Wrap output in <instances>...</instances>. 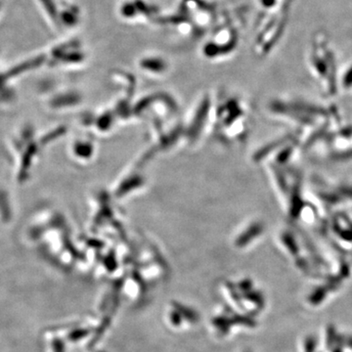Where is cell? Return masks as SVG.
<instances>
[{"label": "cell", "instance_id": "1", "mask_svg": "<svg viewBox=\"0 0 352 352\" xmlns=\"http://www.w3.org/2000/svg\"><path fill=\"white\" fill-rule=\"evenodd\" d=\"M320 45V44H319ZM321 51V55L317 52V50L312 48L311 55H310V64H311L312 69L314 72V76L317 80H320V83L323 85L329 96L335 94L336 87L335 83L331 80V76H335V57L331 52L330 48H326L325 43L321 41V45L319 46Z\"/></svg>", "mask_w": 352, "mask_h": 352}, {"label": "cell", "instance_id": "2", "mask_svg": "<svg viewBox=\"0 0 352 352\" xmlns=\"http://www.w3.org/2000/svg\"><path fill=\"white\" fill-rule=\"evenodd\" d=\"M315 196L326 210H333L352 203V185L324 184L315 191Z\"/></svg>", "mask_w": 352, "mask_h": 352}, {"label": "cell", "instance_id": "3", "mask_svg": "<svg viewBox=\"0 0 352 352\" xmlns=\"http://www.w3.org/2000/svg\"><path fill=\"white\" fill-rule=\"evenodd\" d=\"M330 228L340 239L352 242V220L346 214L336 212L331 219Z\"/></svg>", "mask_w": 352, "mask_h": 352}, {"label": "cell", "instance_id": "4", "mask_svg": "<svg viewBox=\"0 0 352 352\" xmlns=\"http://www.w3.org/2000/svg\"><path fill=\"white\" fill-rule=\"evenodd\" d=\"M173 307H175V311H177L184 318L188 319L190 322L196 323V322L199 321V315L195 311H193V310L190 309V308L183 307L182 305L176 302H175Z\"/></svg>", "mask_w": 352, "mask_h": 352}, {"label": "cell", "instance_id": "5", "mask_svg": "<svg viewBox=\"0 0 352 352\" xmlns=\"http://www.w3.org/2000/svg\"><path fill=\"white\" fill-rule=\"evenodd\" d=\"M327 292V289H326L325 287L317 288L314 293L311 294V296H309L310 302L314 303V305H318V303H320L322 300H324Z\"/></svg>", "mask_w": 352, "mask_h": 352}, {"label": "cell", "instance_id": "6", "mask_svg": "<svg viewBox=\"0 0 352 352\" xmlns=\"http://www.w3.org/2000/svg\"><path fill=\"white\" fill-rule=\"evenodd\" d=\"M245 298H247V300H252V302L256 303L258 307H263L264 300L261 294L252 292L251 289V291L245 292Z\"/></svg>", "mask_w": 352, "mask_h": 352}, {"label": "cell", "instance_id": "7", "mask_svg": "<svg viewBox=\"0 0 352 352\" xmlns=\"http://www.w3.org/2000/svg\"><path fill=\"white\" fill-rule=\"evenodd\" d=\"M337 333H336L335 328L333 326L328 327L327 331V346L332 347L337 342Z\"/></svg>", "mask_w": 352, "mask_h": 352}, {"label": "cell", "instance_id": "8", "mask_svg": "<svg viewBox=\"0 0 352 352\" xmlns=\"http://www.w3.org/2000/svg\"><path fill=\"white\" fill-rule=\"evenodd\" d=\"M316 349V340L309 337L305 340V352H315Z\"/></svg>", "mask_w": 352, "mask_h": 352}, {"label": "cell", "instance_id": "9", "mask_svg": "<svg viewBox=\"0 0 352 352\" xmlns=\"http://www.w3.org/2000/svg\"><path fill=\"white\" fill-rule=\"evenodd\" d=\"M337 346H346L352 349V338L340 337L337 338Z\"/></svg>", "mask_w": 352, "mask_h": 352}, {"label": "cell", "instance_id": "10", "mask_svg": "<svg viewBox=\"0 0 352 352\" xmlns=\"http://www.w3.org/2000/svg\"><path fill=\"white\" fill-rule=\"evenodd\" d=\"M88 333V331L87 330H78L75 331L73 333H72V337H69V339L72 340H80L82 339V338L85 337V336H87Z\"/></svg>", "mask_w": 352, "mask_h": 352}, {"label": "cell", "instance_id": "11", "mask_svg": "<svg viewBox=\"0 0 352 352\" xmlns=\"http://www.w3.org/2000/svg\"><path fill=\"white\" fill-rule=\"evenodd\" d=\"M182 316L179 314H178L177 311L171 312L170 314V320L171 323L175 324V325H179V324H182Z\"/></svg>", "mask_w": 352, "mask_h": 352}, {"label": "cell", "instance_id": "12", "mask_svg": "<svg viewBox=\"0 0 352 352\" xmlns=\"http://www.w3.org/2000/svg\"><path fill=\"white\" fill-rule=\"evenodd\" d=\"M53 347H54V352H65L64 344H62L60 340H55L53 342Z\"/></svg>", "mask_w": 352, "mask_h": 352}, {"label": "cell", "instance_id": "13", "mask_svg": "<svg viewBox=\"0 0 352 352\" xmlns=\"http://www.w3.org/2000/svg\"><path fill=\"white\" fill-rule=\"evenodd\" d=\"M333 352H342V349H340V346H338L333 349Z\"/></svg>", "mask_w": 352, "mask_h": 352}, {"label": "cell", "instance_id": "14", "mask_svg": "<svg viewBox=\"0 0 352 352\" xmlns=\"http://www.w3.org/2000/svg\"><path fill=\"white\" fill-rule=\"evenodd\" d=\"M323 120H324V122H329V119H323ZM330 120H340V119H330Z\"/></svg>", "mask_w": 352, "mask_h": 352}]
</instances>
